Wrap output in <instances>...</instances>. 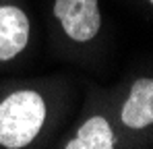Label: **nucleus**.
<instances>
[{
	"label": "nucleus",
	"mask_w": 153,
	"mask_h": 149,
	"mask_svg": "<svg viewBox=\"0 0 153 149\" xmlns=\"http://www.w3.org/2000/svg\"><path fill=\"white\" fill-rule=\"evenodd\" d=\"M46 120V104L35 91H17L0 101V145L21 149L29 145Z\"/></svg>",
	"instance_id": "nucleus-1"
},
{
	"label": "nucleus",
	"mask_w": 153,
	"mask_h": 149,
	"mask_svg": "<svg viewBox=\"0 0 153 149\" xmlns=\"http://www.w3.org/2000/svg\"><path fill=\"white\" fill-rule=\"evenodd\" d=\"M54 15L62 23L66 35L75 42L93 39L102 25L97 0H56Z\"/></svg>",
	"instance_id": "nucleus-2"
},
{
	"label": "nucleus",
	"mask_w": 153,
	"mask_h": 149,
	"mask_svg": "<svg viewBox=\"0 0 153 149\" xmlns=\"http://www.w3.org/2000/svg\"><path fill=\"white\" fill-rule=\"evenodd\" d=\"M29 21L17 6H0V60L15 58L27 46Z\"/></svg>",
	"instance_id": "nucleus-3"
},
{
	"label": "nucleus",
	"mask_w": 153,
	"mask_h": 149,
	"mask_svg": "<svg viewBox=\"0 0 153 149\" xmlns=\"http://www.w3.org/2000/svg\"><path fill=\"white\" fill-rule=\"evenodd\" d=\"M122 122L128 128H145L153 124V79H139L130 87L122 108Z\"/></svg>",
	"instance_id": "nucleus-4"
},
{
	"label": "nucleus",
	"mask_w": 153,
	"mask_h": 149,
	"mask_svg": "<svg viewBox=\"0 0 153 149\" xmlns=\"http://www.w3.org/2000/svg\"><path fill=\"white\" fill-rule=\"evenodd\" d=\"M116 137L108 120L102 116H93L79 128V135L66 145V149H112Z\"/></svg>",
	"instance_id": "nucleus-5"
},
{
	"label": "nucleus",
	"mask_w": 153,
	"mask_h": 149,
	"mask_svg": "<svg viewBox=\"0 0 153 149\" xmlns=\"http://www.w3.org/2000/svg\"><path fill=\"white\" fill-rule=\"evenodd\" d=\"M149 2H151V4H153V0H149Z\"/></svg>",
	"instance_id": "nucleus-6"
}]
</instances>
